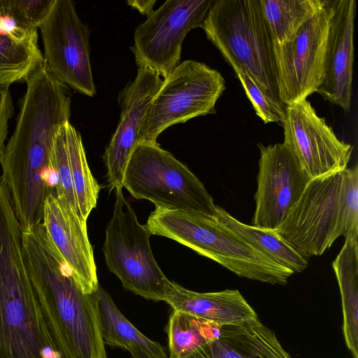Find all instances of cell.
<instances>
[{
	"label": "cell",
	"instance_id": "7a4b0ae2",
	"mask_svg": "<svg viewBox=\"0 0 358 358\" xmlns=\"http://www.w3.org/2000/svg\"><path fill=\"white\" fill-rule=\"evenodd\" d=\"M22 232L12 203L0 200V358H67L32 286Z\"/></svg>",
	"mask_w": 358,
	"mask_h": 358
},
{
	"label": "cell",
	"instance_id": "ffe728a7",
	"mask_svg": "<svg viewBox=\"0 0 358 358\" xmlns=\"http://www.w3.org/2000/svg\"><path fill=\"white\" fill-rule=\"evenodd\" d=\"M183 358H292L259 320L221 327L218 338Z\"/></svg>",
	"mask_w": 358,
	"mask_h": 358
},
{
	"label": "cell",
	"instance_id": "f1b7e54d",
	"mask_svg": "<svg viewBox=\"0 0 358 358\" xmlns=\"http://www.w3.org/2000/svg\"><path fill=\"white\" fill-rule=\"evenodd\" d=\"M13 114L14 107L9 87H0V151L5 145L8 122Z\"/></svg>",
	"mask_w": 358,
	"mask_h": 358
},
{
	"label": "cell",
	"instance_id": "ac0fdd59",
	"mask_svg": "<svg viewBox=\"0 0 358 358\" xmlns=\"http://www.w3.org/2000/svg\"><path fill=\"white\" fill-rule=\"evenodd\" d=\"M43 64L37 29L15 11L10 0H0V87L25 81Z\"/></svg>",
	"mask_w": 358,
	"mask_h": 358
},
{
	"label": "cell",
	"instance_id": "4dcf8cb0",
	"mask_svg": "<svg viewBox=\"0 0 358 358\" xmlns=\"http://www.w3.org/2000/svg\"><path fill=\"white\" fill-rule=\"evenodd\" d=\"M131 354V358H169L167 357H159L150 354L146 353L142 350L138 349H131L129 350Z\"/></svg>",
	"mask_w": 358,
	"mask_h": 358
},
{
	"label": "cell",
	"instance_id": "f546056e",
	"mask_svg": "<svg viewBox=\"0 0 358 358\" xmlns=\"http://www.w3.org/2000/svg\"><path fill=\"white\" fill-rule=\"evenodd\" d=\"M156 3V0H136L128 1L127 3L131 7L136 9L142 15L149 17L153 12V8Z\"/></svg>",
	"mask_w": 358,
	"mask_h": 358
},
{
	"label": "cell",
	"instance_id": "83f0119b",
	"mask_svg": "<svg viewBox=\"0 0 358 358\" xmlns=\"http://www.w3.org/2000/svg\"><path fill=\"white\" fill-rule=\"evenodd\" d=\"M55 0H13L17 13L31 27L38 29L48 17Z\"/></svg>",
	"mask_w": 358,
	"mask_h": 358
},
{
	"label": "cell",
	"instance_id": "603a6c76",
	"mask_svg": "<svg viewBox=\"0 0 358 358\" xmlns=\"http://www.w3.org/2000/svg\"><path fill=\"white\" fill-rule=\"evenodd\" d=\"M99 304L101 334L105 345L138 349L159 357H167L162 345L141 333L120 311L109 294L100 285L95 292Z\"/></svg>",
	"mask_w": 358,
	"mask_h": 358
},
{
	"label": "cell",
	"instance_id": "5b68a950",
	"mask_svg": "<svg viewBox=\"0 0 358 358\" xmlns=\"http://www.w3.org/2000/svg\"><path fill=\"white\" fill-rule=\"evenodd\" d=\"M123 187L155 208L215 216L217 205L200 180L158 143H138L127 164Z\"/></svg>",
	"mask_w": 358,
	"mask_h": 358
},
{
	"label": "cell",
	"instance_id": "3957f363",
	"mask_svg": "<svg viewBox=\"0 0 358 358\" xmlns=\"http://www.w3.org/2000/svg\"><path fill=\"white\" fill-rule=\"evenodd\" d=\"M145 227L206 257L239 277L285 285L293 273L248 244L215 216L155 208Z\"/></svg>",
	"mask_w": 358,
	"mask_h": 358
},
{
	"label": "cell",
	"instance_id": "9c48e42d",
	"mask_svg": "<svg viewBox=\"0 0 358 358\" xmlns=\"http://www.w3.org/2000/svg\"><path fill=\"white\" fill-rule=\"evenodd\" d=\"M213 0H167L135 29L131 50L138 67L165 78L180 64L187 33L201 28Z\"/></svg>",
	"mask_w": 358,
	"mask_h": 358
},
{
	"label": "cell",
	"instance_id": "7c38bea8",
	"mask_svg": "<svg viewBox=\"0 0 358 358\" xmlns=\"http://www.w3.org/2000/svg\"><path fill=\"white\" fill-rule=\"evenodd\" d=\"M283 144L312 179L347 168L353 147L338 138L307 100L285 106Z\"/></svg>",
	"mask_w": 358,
	"mask_h": 358
},
{
	"label": "cell",
	"instance_id": "44dd1931",
	"mask_svg": "<svg viewBox=\"0 0 358 358\" xmlns=\"http://www.w3.org/2000/svg\"><path fill=\"white\" fill-rule=\"evenodd\" d=\"M332 267L341 296L344 339L352 357L358 358V236L345 238Z\"/></svg>",
	"mask_w": 358,
	"mask_h": 358
},
{
	"label": "cell",
	"instance_id": "4fadbf2b",
	"mask_svg": "<svg viewBox=\"0 0 358 358\" xmlns=\"http://www.w3.org/2000/svg\"><path fill=\"white\" fill-rule=\"evenodd\" d=\"M258 146L260 157L252 225L275 230L310 178L282 143Z\"/></svg>",
	"mask_w": 358,
	"mask_h": 358
},
{
	"label": "cell",
	"instance_id": "52a82bcc",
	"mask_svg": "<svg viewBox=\"0 0 358 358\" xmlns=\"http://www.w3.org/2000/svg\"><path fill=\"white\" fill-rule=\"evenodd\" d=\"M225 80L217 70L195 60L180 63L164 79L153 96L138 134V143L155 144L168 127L215 113Z\"/></svg>",
	"mask_w": 358,
	"mask_h": 358
},
{
	"label": "cell",
	"instance_id": "5bb4252c",
	"mask_svg": "<svg viewBox=\"0 0 358 358\" xmlns=\"http://www.w3.org/2000/svg\"><path fill=\"white\" fill-rule=\"evenodd\" d=\"M50 169L51 192L87 223L96 206L99 185L89 168L81 136L69 122L60 127L54 138Z\"/></svg>",
	"mask_w": 358,
	"mask_h": 358
},
{
	"label": "cell",
	"instance_id": "7402d4cb",
	"mask_svg": "<svg viewBox=\"0 0 358 358\" xmlns=\"http://www.w3.org/2000/svg\"><path fill=\"white\" fill-rule=\"evenodd\" d=\"M215 217L250 246L293 273L308 267V257L295 250L275 230L245 224L218 206Z\"/></svg>",
	"mask_w": 358,
	"mask_h": 358
},
{
	"label": "cell",
	"instance_id": "ba28073f",
	"mask_svg": "<svg viewBox=\"0 0 358 358\" xmlns=\"http://www.w3.org/2000/svg\"><path fill=\"white\" fill-rule=\"evenodd\" d=\"M333 2L325 0L290 41L273 43L279 97L284 106L307 99L322 81Z\"/></svg>",
	"mask_w": 358,
	"mask_h": 358
},
{
	"label": "cell",
	"instance_id": "484cf974",
	"mask_svg": "<svg viewBox=\"0 0 358 358\" xmlns=\"http://www.w3.org/2000/svg\"><path fill=\"white\" fill-rule=\"evenodd\" d=\"M337 238L358 236V167L342 171Z\"/></svg>",
	"mask_w": 358,
	"mask_h": 358
},
{
	"label": "cell",
	"instance_id": "6da1fadb",
	"mask_svg": "<svg viewBox=\"0 0 358 358\" xmlns=\"http://www.w3.org/2000/svg\"><path fill=\"white\" fill-rule=\"evenodd\" d=\"M22 244L34 292L67 358H107L95 292L81 289L42 223L22 230Z\"/></svg>",
	"mask_w": 358,
	"mask_h": 358
},
{
	"label": "cell",
	"instance_id": "d4e9b609",
	"mask_svg": "<svg viewBox=\"0 0 358 358\" xmlns=\"http://www.w3.org/2000/svg\"><path fill=\"white\" fill-rule=\"evenodd\" d=\"M221 327L188 313L173 310L166 327L169 357L183 358L220 335Z\"/></svg>",
	"mask_w": 358,
	"mask_h": 358
},
{
	"label": "cell",
	"instance_id": "277c9868",
	"mask_svg": "<svg viewBox=\"0 0 358 358\" xmlns=\"http://www.w3.org/2000/svg\"><path fill=\"white\" fill-rule=\"evenodd\" d=\"M201 28L235 73H247L275 103L274 46L259 0H213Z\"/></svg>",
	"mask_w": 358,
	"mask_h": 358
},
{
	"label": "cell",
	"instance_id": "30bf717a",
	"mask_svg": "<svg viewBox=\"0 0 358 358\" xmlns=\"http://www.w3.org/2000/svg\"><path fill=\"white\" fill-rule=\"evenodd\" d=\"M44 63L59 81L89 96L96 94L90 59V30L70 0H55L38 28Z\"/></svg>",
	"mask_w": 358,
	"mask_h": 358
},
{
	"label": "cell",
	"instance_id": "2e32d148",
	"mask_svg": "<svg viewBox=\"0 0 358 358\" xmlns=\"http://www.w3.org/2000/svg\"><path fill=\"white\" fill-rule=\"evenodd\" d=\"M41 223L48 241L81 289L94 293L99 284L87 223L52 192L44 201Z\"/></svg>",
	"mask_w": 358,
	"mask_h": 358
},
{
	"label": "cell",
	"instance_id": "9a60e30c",
	"mask_svg": "<svg viewBox=\"0 0 358 358\" xmlns=\"http://www.w3.org/2000/svg\"><path fill=\"white\" fill-rule=\"evenodd\" d=\"M162 82L163 79L154 71L139 67L135 79L118 95L120 120L103 156L111 189L123 187L124 172L138 144L143 120Z\"/></svg>",
	"mask_w": 358,
	"mask_h": 358
},
{
	"label": "cell",
	"instance_id": "e0dca14e",
	"mask_svg": "<svg viewBox=\"0 0 358 358\" xmlns=\"http://www.w3.org/2000/svg\"><path fill=\"white\" fill-rule=\"evenodd\" d=\"M356 0H334L322 81L317 90L348 112L351 108Z\"/></svg>",
	"mask_w": 358,
	"mask_h": 358
},
{
	"label": "cell",
	"instance_id": "cb8c5ba5",
	"mask_svg": "<svg viewBox=\"0 0 358 358\" xmlns=\"http://www.w3.org/2000/svg\"><path fill=\"white\" fill-rule=\"evenodd\" d=\"M324 2L325 0H259L273 43L282 45L290 41Z\"/></svg>",
	"mask_w": 358,
	"mask_h": 358
},
{
	"label": "cell",
	"instance_id": "d6986e66",
	"mask_svg": "<svg viewBox=\"0 0 358 358\" xmlns=\"http://www.w3.org/2000/svg\"><path fill=\"white\" fill-rule=\"evenodd\" d=\"M164 301L173 310L220 326L238 325L259 320L256 312L237 289L196 292L171 282Z\"/></svg>",
	"mask_w": 358,
	"mask_h": 358
},
{
	"label": "cell",
	"instance_id": "4316f807",
	"mask_svg": "<svg viewBox=\"0 0 358 358\" xmlns=\"http://www.w3.org/2000/svg\"><path fill=\"white\" fill-rule=\"evenodd\" d=\"M236 73L257 115L264 124L275 122L282 125L285 106L275 103L268 97L247 73L242 71Z\"/></svg>",
	"mask_w": 358,
	"mask_h": 358
},
{
	"label": "cell",
	"instance_id": "8992f818",
	"mask_svg": "<svg viewBox=\"0 0 358 358\" xmlns=\"http://www.w3.org/2000/svg\"><path fill=\"white\" fill-rule=\"evenodd\" d=\"M115 189L113 216L106 229L103 251L109 271L123 287L148 300H165L171 285L152 254L150 234L138 220L124 198Z\"/></svg>",
	"mask_w": 358,
	"mask_h": 358
},
{
	"label": "cell",
	"instance_id": "8fae6325",
	"mask_svg": "<svg viewBox=\"0 0 358 358\" xmlns=\"http://www.w3.org/2000/svg\"><path fill=\"white\" fill-rule=\"evenodd\" d=\"M342 171L310 180L299 200L275 229L301 255L320 256L336 235Z\"/></svg>",
	"mask_w": 358,
	"mask_h": 358
}]
</instances>
